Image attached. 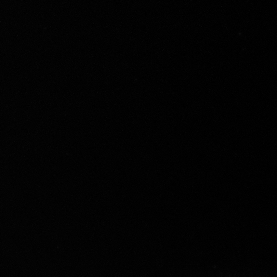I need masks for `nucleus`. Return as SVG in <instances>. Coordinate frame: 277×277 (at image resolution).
I'll return each instance as SVG.
<instances>
[]
</instances>
